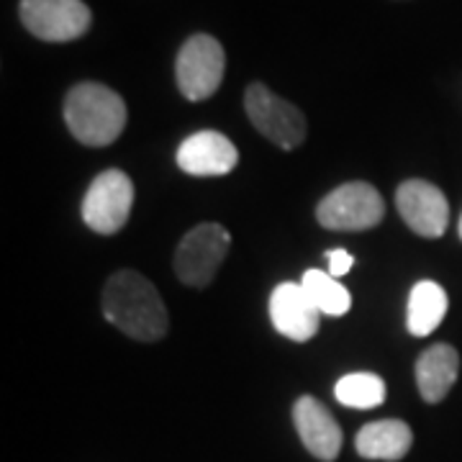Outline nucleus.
I'll return each instance as SVG.
<instances>
[{"instance_id": "nucleus-1", "label": "nucleus", "mask_w": 462, "mask_h": 462, "mask_svg": "<svg viewBox=\"0 0 462 462\" xmlns=\"http://www.w3.org/2000/svg\"><path fill=\"white\" fill-rule=\"evenodd\" d=\"M103 316L136 342H160L170 329L160 291L136 270H118L108 278L103 288Z\"/></svg>"}, {"instance_id": "nucleus-2", "label": "nucleus", "mask_w": 462, "mask_h": 462, "mask_svg": "<svg viewBox=\"0 0 462 462\" xmlns=\"http://www.w3.org/2000/svg\"><path fill=\"white\" fill-rule=\"evenodd\" d=\"M69 134L85 147H108L126 126V103L100 83H78L65 98Z\"/></svg>"}, {"instance_id": "nucleus-3", "label": "nucleus", "mask_w": 462, "mask_h": 462, "mask_svg": "<svg viewBox=\"0 0 462 462\" xmlns=\"http://www.w3.org/2000/svg\"><path fill=\"white\" fill-rule=\"evenodd\" d=\"M385 216V203L370 182H345L334 188L316 206V218L324 229L365 231L378 226Z\"/></svg>"}, {"instance_id": "nucleus-4", "label": "nucleus", "mask_w": 462, "mask_h": 462, "mask_svg": "<svg viewBox=\"0 0 462 462\" xmlns=\"http://www.w3.org/2000/svg\"><path fill=\"white\" fill-rule=\"evenodd\" d=\"M245 111L252 126L273 144H278L281 149H296L303 144L306 132H309L306 116L300 114L298 106L275 96L267 85H249L245 93Z\"/></svg>"}, {"instance_id": "nucleus-5", "label": "nucleus", "mask_w": 462, "mask_h": 462, "mask_svg": "<svg viewBox=\"0 0 462 462\" xmlns=\"http://www.w3.org/2000/svg\"><path fill=\"white\" fill-rule=\"evenodd\" d=\"M231 247L229 231L221 224H200L190 229L175 252V275L190 288H206L214 281Z\"/></svg>"}, {"instance_id": "nucleus-6", "label": "nucleus", "mask_w": 462, "mask_h": 462, "mask_svg": "<svg viewBox=\"0 0 462 462\" xmlns=\"http://www.w3.org/2000/svg\"><path fill=\"white\" fill-rule=\"evenodd\" d=\"M224 67H226V57L218 39L208 33L190 36L178 51V62H175V78L180 93L188 100L211 98L221 88Z\"/></svg>"}, {"instance_id": "nucleus-7", "label": "nucleus", "mask_w": 462, "mask_h": 462, "mask_svg": "<svg viewBox=\"0 0 462 462\" xmlns=\"http://www.w3.org/2000/svg\"><path fill=\"white\" fill-rule=\"evenodd\" d=\"M134 208V182L121 170H106L90 182L83 199V221L98 234H118Z\"/></svg>"}, {"instance_id": "nucleus-8", "label": "nucleus", "mask_w": 462, "mask_h": 462, "mask_svg": "<svg viewBox=\"0 0 462 462\" xmlns=\"http://www.w3.org/2000/svg\"><path fill=\"white\" fill-rule=\"evenodd\" d=\"M21 23L42 42H72L90 29V8L83 0H21Z\"/></svg>"}, {"instance_id": "nucleus-9", "label": "nucleus", "mask_w": 462, "mask_h": 462, "mask_svg": "<svg viewBox=\"0 0 462 462\" xmlns=\"http://www.w3.org/2000/svg\"><path fill=\"white\" fill-rule=\"evenodd\" d=\"M396 206L401 218L419 236L437 239L449 224V206L445 193L427 180H406L398 185Z\"/></svg>"}, {"instance_id": "nucleus-10", "label": "nucleus", "mask_w": 462, "mask_h": 462, "mask_svg": "<svg viewBox=\"0 0 462 462\" xmlns=\"http://www.w3.org/2000/svg\"><path fill=\"white\" fill-rule=\"evenodd\" d=\"M270 319L282 337L293 342H309L321 327V311L303 285L281 282L270 296Z\"/></svg>"}, {"instance_id": "nucleus-11", "label": "nucleus", "mask_w": 462, "mask_h": 462, "mask_svg": "<svg viewBox=\"0 0 462 462\" xmlns=\"http://www.w3.org/2000/svg\"><path fill=\"white\" fill-rule=\"evenodd\" d=\"M293 424L303 447L316 460L334 462L342 452V427L329 409L314 396H300L293 403Z\"/></svg>"}, {"instance_id": "nucleus-12", "label": "nucleus", "mask_w": 462, "mask_h": 462, "mask_svg": "<svg viewBox=\"0 0 462 462\" xmlns=\"http://www.w3.org/2000/svg\"><path fill=\"white\" fill-rule=\"evenodd\" d=\"M236 162H239V152L218 132L193 134L178 149V167L196 178L229 175Z\"/></svg>"}, {"instance_id": "nucleus-13", "label": "nucleus", "mask_w": 462, "mask_h": 462, "mask_svg": "<svg viewBox=\"0 0 462 462\" xmlns=\"http://www.w3.org/2000/svg\"><path fill=\"white\" fill-rule=\"evenodd\" d=\"M413 445V431L401 419L370 421L355 437V449L365 460L396 462L409 455Z\"/></svg>"}, {"instance_id": "nucleus-14", "label": "nucleus", "mask_w": 462, "mask_h": 462, "mask_svg": "<svg viewBox=\"0 0 462 462\" xmlns=\"http://www.w3.org/2000/svg\"><path fill=\"white\" fill-rule=\"evenodd\" d=\"M460 373V355L452 345H434L416 360V385L427 403L445 401Z\"/></svg>"}, {"instance_id": "nucleus-15", "label": "nucleus", "mask_w": 462, "mask_h": 462, "mask_svg": "<svg viewBox=\"0 0 462 462\" xmlns=\"http://www.w3.org/2000/svg\"><path fill=\"white\" fill-rule=\"evenodd\" d=\"M447 316V293L439 282L421 281L411 288L406 327L413 337H430Z\"/></svg>"}, {"instance_id": "nucleus-16", "label": "nucleus", "mask_w": 462, "mask_h": 462, "mask_svg": "<svg viewBox=\"0 0 462 462\" xmlns=\"http://www.w3.org/2000/svg\"><path fill=\"white\" fill-rule=\"evenodd\" d=\"M300 285L306 288V293L311 296L319 311L327 316H345L352 306V296L339 278L329 275L327 270H306Z\"/></svg>"}, {"instance_id": "nucleus-17", "label": "nucleus", "mask_w": 462, "mask_h": 462, "mask_svg": "<svg viewBox=\"0 0 462 462\" xmlns=\"http://www.w3.org/2000/svg\"><path fill=\"white\" fill-rule=\"evenodd\" d=\"M334 396L346 409H375L385 401V383L373 373H349L337 383Z\"/></svg>"}, {"instance_id": "nucleus-18", "label": "nucleus", "mask_w": 462, "mask_h": 462, "mask_svg": "<svg viewBox=\"0 0 462 462\" xmlns=\"http://www.w3.org/2000/svg\"><path fill=\"white\" fill-rule=\"evenodd\" d=\"M327 260H329V275H334V278H342V275H346V273L352 270V264H355L352 254L342 247L329 249V252H327Z\"/></svg>"}, {"instance_id": "nucleus-19", "label": "nucleus", "mask_w": 462, "mask_h": 462, "mask_svg": "<svg viewBox=\"0 0 462 462\" xmlns=\"http://www.w3.org/2000/svg\"><path fill=\"white\" fill-rule=\"evenodd\" d=\"M460 236H462V218H460Z\"/></svg>"}]
</instances>
